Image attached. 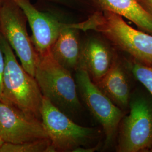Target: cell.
<instances>
[{"label": "cell", "mask_w": 152, "mask_h": 152, "mask_svg": "<svg viewBox=\"0 0 152 152\" xmlns=\"http://www.w3.org/2000/svg\"><path fill=\"white\" fill-rule=\"evenodd\" d=\"M131 71L136 79L152 95V63H135L132 65Z\"/></svg>", "instance_id": "obj_15"}, {"label": "cell", "mask_w": 152, "mask_h": 152, "mask_svg": "<svg viewBox=\"0 0 152 152\" xmlns=\"http://www.w3.org/2000/svg\"><path fill=\"white\" fill-rule=\"evenodd\" d=\"M4 141L0 138V149H1V147H2V145H3V144H4Z\"/></svg>", "instance_id": "obj_19"}, {"label": "cell", "mask_w": 152, "mask_h": 152, "mask_svg": "<svg viewBox=\"0 0 152 152\" xmlns=\"http://www.w3.org/2000/svg\"><path fill=\"white\" fill-rule=\"evenodd\" d=\"M113 64L111 49L101 38L90 37L81 44L78 68L87 71L95 83L107 75Z\"/></svg>", "instance_id": "obj_10"}, {"label": "cell", "mask_w": 152, "mask_h": 152, "mask_svg": "<svg viewBox=\"0 0 152 152\" xmlns=\"http://www.w3.org/2000/svg\"><path fill=\"white\" fill-rule=\"evenodd\" d=\"M2 6V0H0V12H1V9ZM0 34H1V29H0Z\"/></svg>", "instance_id": "obj_20"}, {"label": "cell", "mask_w": 152, "mask_h": 152, "mask_svg": "<svg viewBox=\"0 0 152 152\" xmlns=\"http://www.w3.org/2000/svg\"><path fill=\"white\" fill-rule=\"evenodd\" d=\"M95 10L110 11L124 17L143 31L152 34V16L137 0H85Z\"/></svg>", "instance_id": "obj_11"}, {"label": "cell", "mask_w": 152, "mask_h": 152, "mask_svg": "<svg viewBox=\"0 0 152 152\" xmlns=\"http://www.w3.org/2000/svg\"><path fill=\"white\" fill-rule=\"evenodd\" d=\"M55 152L49 138L20 144L4 142L0 152Z\"/></svg>", "instance_id": "obj_14"}, {"label": "cell", "mask_w": 152, "mask_h": 152, "mask_svg": "<svg viewBox=\"0 0 152 152\" xmlns=\"http://www.w3.org/2000/svg\"><path fill=\"white\" fill-rule=\"evenodd\" d=\"M0 138L4 142L20 144L49 137L42 120L0 101Z\"/></svg>", "instance_id": "obj_8"}, {"label": "cell", "mask_w": 152, "mask_h": 152, "mask_svg": "<svg viewBox=\"0 0 152 152\" xmlns=\"http://www.w3.org/2000/svg\"><path fill=\"white\" fill-rule=\"evenodd\" d=\"M22 10L31 28V37L38 55L51 53L61 31L68 23L60 21L54 15L40 11L29 0H12Z\"/></svg>", "instance_id": "obj_9"}, {"label": "cell", "mask_w": 152, "mask_h": 152, "mask_svg": "<svg viewBox=\"0 0 152 152\" xmlns=\"http://www.w3.org/2000/svg\"><path fill=\"white\" fill-rule=\"evenodd\" d=\"M80 31H93L102 34L119 49L143 63H152V36L136 30L112 12L94 10L86 20L71 23Z\"/></svg>", "instance_id": "obj_1"}, {"label": "cell", "mask_w": 152, "mask_h": 152, "mask_svg": "<svg viewBox=\"0 0 152 152\" xmlns=\"http://www.w3.org/2000/svg\"><path fill=\"white\" fill-rule=\"evenodd\" d=\"M34 78L43 96L64 113H73L80 109L76 82L71 71L55 60L51 53L38 55Z\"/></svg>", "instance_id": "obj_3"}, {"label": "cell", "mask_w": 152, "mask_h": 152, "mask_svg": "<svg viewBox=\"0 0 152 152\" xmlns=\"http://www.w3.org/2000/svg\"><path fill=\"white\" fill-rule=\"evenodd\" d=\"M95 84L114 103L124 107L128 105L129 86L119 65L113 64L107 75Z\"/></svg>", "instance_id": "obj_13"}, {"label": "cell", "mask_w": 152, "mask_h": 152, "mask_svg": "<svg viewBox=\"0 0 152 152\" xmlns=\"http://www.w3.org/2000/svg\"><path fill=\"white\" fill-rule=\"evenodd\" d=\"M142 7L152 16V0H137Z\"/></svg>", "instance_id": "obj_18"}, {"label": "cell", "mask_w": 152, "mask_h": 152, "mask_svg": "<svg viewBox=\"0 0 152 152\" xmlns=\"http://www.w3.org/2000/svg\"><path fill=\"white\" fill-rule=\"evenodd\" d=\"M27 22L24 14L12 0H2L1 34L15 52L23 68L34 77L38 55L28 35Z\"/></svg>", "instance_id": "obj_4"}, {"label": "cell", "mask_w": 152, "mask_h": 152, "mask_svg": "<svg viewBox=\"0 0 152 152\" xmlns=\"http://www.w3.org/2000/svg\"><path fill=\"white\" fill-rule=\"evenodd\" d=\"M49 1L73 10H81L85 7L89 5L85 0H44Z\"/></svg>", "instance_id": "obj_16"}, {"label": "cell", "mask_w": 152, "mask_h": 152, "mask_svg": "<svg viewBox=\"0 0 152 152\" xmlns=\"http://www.w3.org/2000/svg\"><path fill=\"white\" fill-rule=\"evenodd\" d=\"M0 42L5 59L2 94L0 101L41 120L44 96L37 82L18 63L14 50L1 34Z\"/></svg>", "instance_id": "obj_2"}, {"label": "cell", "mask_w": 152, "mask_h": 152, "mask_svg": "<svg viewBox=\"0 0 152 152\" xmlns=\"http://www.w3.org/2000/svg\"><path fill=\"white\" fill-rule=\"evenodd\" d=\"M79 31L71 26V23H68L61 31L51 49V54L55 60L70 71L76 70L78 66L81 49Z\"/></svg>", "instance_id": "obj_12"}, {"label": "cell", "mask_w": 152, "mask_h": 152, "mask_svg": "<svg viewBox=\"0 0 152 152\" xmlns=\"http://www.w3.org/2000/svg\"><path fill=\"white\" fill-rule=\"evenodd\" d=\"M152 146V105L144 98H136L122 121L118 151L140 152Z\"/></svg>", "instance_id": "obj_7"}, {"label": "cell", "mask_w": 152, "mask_h": 152, "mask_svg": "<svg viewBox=\"0 0 152 152\" xmlns=\"http://www.w3.org/2000/svg\"><path fill=\"white\" fill-rule=\"evenodd\" d=\"M41 120L55 152H73L92 136L94 130L75 123L47 98L43 97Z\"/></svg>", "instance_id": "obj_5"}, {"label": "cell", "mask_w": 152, "mask_h": 152, "mask_svg": "<svg viewBox=\"0 0 152 152\" xmlns=\"http://www.w3.org/2000/svg\"><path fill=\"white\" fill-rule=\"evenodd\" d=\"M76 71L77 89L91 113L103 127L105 142L108 144L114 139L123 113L92 81L87 71L81 68Z\"/></svg>", "instance_id": "obj_6"}, {"label": "cell", "mask_w": 152, "mask_h": 152, "mask_svg": "<svg viewBox=\"0 0 152 152\" xmlns=\"http://www.w3.org/2000/svg\"><path fill=\"white\" fill-rule=\"evenodd\" d=\"M5 68V59L4 55L2 49L0 42V100L2 98V88H3V77Z\"/></svg>", "instance_id": "obj_17"}]
</instances>
